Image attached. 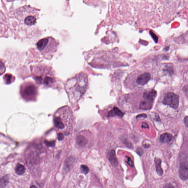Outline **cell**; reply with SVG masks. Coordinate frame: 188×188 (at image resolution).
<instances>
[{"instance_id":"6da1fadb","label":"cell","mask_w":188,"mask_h":188,"mask_svg":"<svg viewBox=\"0 0 188 188\" xmlns=\"http://www.w3.org/2000/svg\"><path fill=\"white\" fill-rule=\"evenodd\" d=\"M38 10L29 6H25L16 10L14 13L15 24L22 30L29 32L35 27L38 18Z\"/></svg>"},{"instance_id":"7a4b0ae2","label":"cell","mask_w":188,"mask_h":188,"mask_svg":"<svg viewBox=\"0 0 188 188\" xmlns=\"http://www.w3.org/2000/svg\"><path fill=\"white\" fill-rule=\"evenodd\" d=\"M34 79L38 83L50 85L54 80V74L52 68L45 65H38L31 68Z\"/></svg>"},{"instance_id":"3957f363","label":"cell","mask_w":188,"mask_h":188,"mask_svg":"<svg viewBox=\"0 0 188 188\" xmlns=\"http://www.w3.org/2000/svg\"><path fill=\"white\" fill-rule=\"evenodd\" d=\"M71 116L69 108L64 107L60 108L54 115V124L55 127L58 130L68 132L71 125Z\"/></svg>"},{"instance_id":"277c9868","label":"cell","mask_w":188,"mask_h":188,"mask_svg":"<svg viewBox=\"0 0 188 188\" xmlns=\"http://www.w3.org/2000/svg\"><path fill=\"white\" fill-rule=\"evenodd\" d=\"M58 45V42L51 37L41 39L36 44L38 50L43 55L51 54L55 52Z\"/></svg>"},{"instance_id":"5b68a950","label":"cell","mask_w":188,"mask_h":188,"mask_svg":"<svg viewBox=\"0 0 188 188\" xmlns=\"http://www.w3.org/2000/svg\"><path fill=\"white\" fill-rule=\"evenodd\" d=\"M37 93V90L35 85L30 82L24 83L21 88L22 96L26 100H30L35 98Z\"/></svg>"},{"instance_id":"8992f818","label":"cell","mask_w":188,"mask_h":188,"mask_svg":"<svg viewBox=\"0 0 188 188\" xmlns=\"http://www.w3.org/2000/svg\"><path fill=\"white\" fill-rule=\"evenodd\" d=\"M162 103L173 108H177L179 105V97L174 93H168L164 98Z\"/></svg>"},{"instance_id":"52a82bcc","label":"cell","mask_w":188,"mask_h":188,"mask_svg":"<svg viewBox=\"0 0 188 188\" xmlns=\"http://www.w3.org/2000/svg\"><path fill=\"white\" fill-rule=\"evenodd\" d=\"M137 74L136 83L138 85L143 86L147 83L151 79V75L147 72L141 73L140 71H136Z\"/></svg>"},{"instance_id":"ba28073f","label":"cell","mask_w":188,"mask_h":188,"mask_svg":"<svg viewBox=\"0 0 188 188\" xmlns=\"http://www.w3.org/2000/svg\"><path fill=\"white\" fill-rule=\"evenodd\" d=\"M179 177L182 180H185L188 179V163L183 162L180 164L179 170Z\"/></svg>"},{"instance_id":"9c48e42d","label":"cell","mask_w":188,"mask_h":188,"mask_svg":"<svg viewBox=\"0 0 188 188\" xmlns=\"http://www.w3.org/2000/svg\"><path fill=\"white\" fill-rule=\"evenodd\" d=\"M157 93L156 91L152 90L150 91L146 92L143 94V98L146 101L153 102L154 100L156 97Z\"/></svg>"},{"instance_id":"30bf717a","label":"cell","mask_w":188,"mask_h":188,"mask_svg":"<svg viewBox=\"0 0 188 188\" xmlns=\"http://www.w3.org/2000/svg\"><path fill=\"white\" fill-rule=\"evenodd\" d=\"M108 158L112 166L114 167L117 166L118 164V161L116 155L115 151V150H112L108 154Z\"/></svg>"},{"instance_id":"8fae6325","label":"cell","mask_w":188,"mask_h":188,"mask_svg":"<svg viewBox=\"0 0 188 188\" xmlns=\"http://www.w3.org/2000/svg\"><path fill=\"white\" fill-rule=\"evenodd\" d=\"M154 162L156 167V173L159 176H161L164 173V171L161 166L162 162L161 159L157 157H155L154 159Z\"/></svg>"},{"instance_id":"7c38bea8","label":"cell","mask_w":188,"mask_h":188,"mask_svg":"<svg viewBox=\"0 0 188 188\" xmlns=\"http://www.w3.org/2000/svg\"><path fill=\"white\" fill-rule=\"evenodd\" d=\"M115 115L122 118L124 116V113L117 107H115L109 112L108 116H113Z\"/></svg>"},{"instance_id":"4fadbf2b","label":"cell","mask_w":188,"mask_h":188,"mask_svg":"<svg viewBox=\"0 0 188 188\" xmlns=\"http://www.w3.org/2000/svg\"><path fill=\"white\" fill-rule=\"evenodd\" d=\"M76 141L77 144L81 147L85 146L88 142L86 138L82 135H79L77 137Z\"/></svg>"},{"instance_id":"5bb4252c","label":"cell","mask_w":188,"mask_h":188,"mask_svg":"<svg viewBox=\"0 0 188 188\" xmlns=\"http://www.w3.org/2000/svg\"><path fill=\"white\" fill-rule=\"evenodd\" d=\"M153 102L144 100L140 102L139 107L142 110H148L152 107Z\"/></svg>"},{"instance_id":"9a60e30c","label":"cell","mask_w":188,"mask_h":188,"mask_svg":"<svg viewBox=\"0 0 188 188\" xmlns=\"http://www.w3.org/2000/svg\"><path fill=\"white\" fill-rule=\"evenodd\" d=\"M173 136L171 134L168 133H163L161 135L160 140L162 142L169 143L172 140Z\"/></svg>"},{"instance_id":"2e32d148","label":"cell","mask_w":188,"mask_h":188,"mask_svg":"<svg viewBox=\"0 0 188 188\" xmlns=\"http://www.w3.org/2000/svg\"><path fill=\"white\" fill-rule=\"evenodd\" d=\"M16 173L18 175H22L24 174L25 172V168L22 164L18 163L17 164L15 168Z\"/></svg>"},{"instance_id":"e0dca14e","label":"cell","mask_w":188,"mask_h":188,"mask_svg":"<svg viewBox=\"0 0 188 188\" xmlns=\"http://www.w3.org/2000/svg\"><path fill=\"white\" fill-rule=\"evenodd\" d=\"M9 178L8 176L6 175L4 176L2 179L1 181V188L7 185L8 182Z\"/></svg>"},{"instance_id":"ac0fdd59","label":"cell","mask_w":188,"mask_h":188,"mask_svg":"<svg viewBox=\"0 0 188 188\" xmlns=\"http://www.w3.org/2000/svg\"><path fill=\"white\" fill-rule=\"evenodd\" d=\"M81 171L84 174H87L89 173V167L85 165H81Z\"/></svg>"},{"instance_id":"d6986e66","label":"cell","mask_w":188,"mask_h":188,"mask_svg":"<svg viewBox=\"0 0 188 188\" xmlns=\"http://www.w3.org/2000/svg\"><path fill=\"white\" fill-rule=\"evenodd\" d=\"M12 75L9 74H6L4 76V78L6 80V82L9 83L11 82L12 81Z\"/></svg>"},{"instance_id":"ffe728a7","label":"cell","mask_w":188,"mask_h":188,"mask_svg":"<svg viewBox=\"0 0 188 188\" xmlns=\"http://www.w3.org/2000/svg\"><path fill=\"white\" fill-rule=\"evenodd\" d=\"M127 161L126 162L127 163V164L130 165V166L131 167L133 166V162L132 161V159L131 158L129 157H127Z\"/></svg>"},{"instance_id":"44dd1931","label":"cell","mask_w":188,"mask_h":188,"mask_svg":"<svg viewBox=\"0 0 188 188\" xmlns=\"http://www.w3.org/2000/svg\"><path fill=\"white\" fill-rule=\"evenodd\" d=\"M136 152L138 155L141 156L142 155L143 153V150L142 148L139 147H138L137 149Z\"/></svg>"},{"instance_id":"7402d4cb","label":"cell","mask_w":188,"mask_h":188,"mask_svg":"<svg viewBox=\"0 0 188 188\" xmlns=\"http://www.w3.org/2000/svg\"><path fill=\"white\" fill-rule=\"evenodd\" d=\"M165 68L166 69L165 70V71H167L170 74H172L173 73V70L171 67L167 66V67H165Z\"/></svg>"},{"instance_id":"603a6c76","label":"cell","mask_w":188,"mask_h":188,"mask_svg":"<svg viewBox=\"0 0 188 188\" xmlns=\"http://www.w3.org/2000/svg\"><path fill=\"white\" fill-rule=\"evenodd\" d=\"M151 35L153 36V38L154 39V40L155 42L157 43L158 42V40H159V39H158V37L153 32H151Z\"/></svg>"},{"instance_id":"cb8c5ba5","label":"cell","mask_w":188,"mask_h":188,"mask_svg":"<svg viewBox=\"0 0 188 188\" xmlns=\"http://www.w3.org/2000/svg\"><path fill=\"white\" fill-rule=\"evenodd\" d=\"M142 127L143 128H147V129H149V125L146 122H143L142 125Z\"/></svg>"},{"instance_id":"d4e9b609","label":"cell","mask_w":188,"mask_h":188,"mask_svg":"<svg viewBox=\"0 0 188 188\" xmlns=\"http://www.w3.org/2000/svg\"><path fill=\"white\" fill-rule=\"evenodd\" d=\"M141 117H143V118H146L147 117V115L145 114H140L138 115L137 116L136 118H141Z\"/></svg>"},{"instance_id":"484cf974","label":"cell","mask_w":188,"mask_h":188,"mask_svg":"<svg viewBox=\"0 0 188 188\" xmlns=\"http://www.w3.org/2000/svg\"><path fill=\"white\" fill-rule=\"evenodd\" d=\"M184 123L185 126L188 127V116H186L184 118Z\"/></svg>"},{"instance_id":"4316f807","label":"cell","mask_w":188,"mask_h":188,"mask_svg":"<svg viewBox=\"0 0 188 188\" xmlns=\"http://www.w3.org/2000/svg\"><path fill=\"white\" fill-rule=\"evenodd\" d=\"M164 188H175L174 187L170 184H168L164 186Z\"/></svg>"},{"instance_id":"83f0119b","label":"cell","mask_w":188,"mask_h":188,"mask_svg":"<svg viewBox=\"0 0 188 188\" xmlns=\"http://www.w3.org/2000/svg\"><path fill=\"white\" fill-rule=\"evenodd\" d=\"M150 144H145V145H144V148H148L150 147Z\"/></svg>"},{"instance_id":"f1b7e54d","label":"cell","mask_w":188,"mask_h":188,"mask_svg":"<svg viewBox=\"0 0 188 188\" xmlns=\"http://www.w3.org/2000/svg\"><path fill=\"white\" fill-rule=\"evenodd\" d=\"M169 48H170V47H169V46H168L166 47L165 48L164 50H165V51H166V52H167V51H169Z\"/></svg>"},{"instance_id":"f546056e","label":"cell","mask_w":188,"mask_h":188,"mask_svg":"<svg viewBox=\"0 0 188 188\" xmlns=\"http://www.w3.org/2000/svg\"><path fill=\"white\" fill-rule=\"evenodd\" d=\"M30 188H38L37 187H36V186H35V185H32V186H31V187Z\"/></svg>"}]
</instances>
